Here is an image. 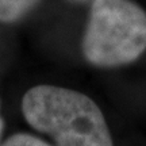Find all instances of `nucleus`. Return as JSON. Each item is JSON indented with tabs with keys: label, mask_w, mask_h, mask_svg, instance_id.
<instances>
[{
	"label": "nucleus",
	"mask_w": 146,
	"mask_h": 146,
	"mask_svg": "<svg viewBox=\"0 0 146 146\" xmlns=\"http://www.w3.org/2000/svg\"><path fill=\"white\" fill-rule=\"evenodd\" d=\"M27 123L57 146H114L100 108L87 95L54 85H36L22 99Z\"/></svg>",
	"instance_id": "nucleus-1"
},
{
	"label": "nucleus",
	"mask_w": 146,
	"mask_h": 146,
	"mask_svg": "<svg viewBox=\"0 0 146 146\" xmlns=\"http://www.w3.org/2000/svg\"><path fill=\"white\" fill-rule=\"evenodd\" d=\"M3 127H4V125H3V119L0 116V139H1V134H3Z\"/></svg>",
	"instance_id": "nucleus-5"
},
{
	"label": "nucleus",
	"mask_w": 146,
	"mask_h": 146,
	"mask_svg": "<svg viewBox=\"0 0 146 146\" xmlns=\"http://www.w3.org/2000/svg\"><path fill=\"white\" fill-rule=\"evenodd\" d=\"M39 3V0H0V22L15 23Z\"/></svg>",
	"instance_id": "nucleus-3"
},
{
	"label": "nucleus",
	"mask_w": 146,
	"mask_h": 146,
	"mask_svg": "<svg viewBox=\"0 0 146 146\" xmlns=\"http://www.w3.org/2000/svg\"><path fill=\"white\" fill-rule=\"evenodd\" d=\"M146 50V12L130 0H94L83 38V54L92 65H126Z\"/></svg>",
	"instance_id": "nucleus-2"
},
{
	"label": "nucleus",
	"mask_w": 146,
	"mask_h": 146,
	"mask_svg": "<svg viewBox=\"0 0 146 146\" xmlns=\"http://www.w3.org/2000/svg\"><path fill=\"white\" fill-rule=\"evenodd\" d=\"M0 146H52L42 141L41 138L34 137L31 134H26V133H18L7 138Z\"/></svg>",
	"instance_id": "nucleus-4"
}]
</instances>
